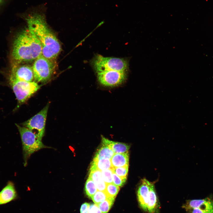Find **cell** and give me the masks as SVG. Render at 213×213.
I'll return each mask as SVG.
<instances>
[{"label":"cell","mask_w":213,"mask_h":213,"mask_svg":"<svg viewBox=\"0 0 213 213\" xmlns=\"http://www.w3.org/2000/svg\"><path fill=\"white\" fill-rule=\"evenodd\" d=\"M26 19L28 28L33 32L40 42L42 55L49 59L55 60L61 51V45L48 26L44 16L35 13L29 15Z\"/></svg>","instance_id":"6da1fadb"},{"label":"cell","mask_w":213,"mask_h":213,"mask_svg":"<svg viewBox=\"0 0 213 213\" xmlns=\"http://www.w3.org/2000/svg\"><path fill=\"white\" fill-rule=\"evenodd\" d=\"M12 56L15 64L22 62L35 60L42 55L40 42L33 32L28 28L16 37L14 42Z\"/></svg>","instance_id":"7a4b0ae2"},{"label":"cell","mask_w":213,"mask_h":213,"mask_svg":"<svg viewBox=\"0 0 213 213\" xmlns=\"http://www.w3.org/2000/svg\"><path fill=\"white\" fill-rule=\"evenodd\" d=\"M22 141L24 160L26 165L31 154L42 149L48 148L44 145L37 135L28 128L16 124Z\"/></svg>","instance_id":"3957f363"},{"label":"cell","mask_w":213,"mask_h":213,"mask_svg":"<svg viewBox=\"0 0 213 213\" xmlns=\"http://www.w3.org/2000/svg\"><path fill=\"white\" fill-rule=\"evenodd\" d=\"M55 60L41 55L34 61L32 67L35 82L44 83L51 78L57 67Z\"/></svg>","instance_id":"277c9868"},{"label":"cell","mask_w":213,"mask_h":213,"mask_svg":"<svg viewBox=\"0 0 213 213\" xmlns=\"http://www.w3.org/2000/svg\"><path fill=\"white\" fill-rule=\"evenodd\" d=\"M9 84L17 99V108L25 102L41 87L35 81L10 80Z\"/></svg>","instance_id":"5b68a950"},{"label":"cell","mask_w":213,"mask_h":213,"mask_svg":"<svg viewBox=\"0 0 213 213\" xmlns=\"http://www.w3.org/2000/svg\"><path fill=\"white\" fill-rule=\"evenodd\" d=\"M92 63L97 72L110 70L124 71L128 67V62L124 59L105 57L99 54L94 57Z\"/></svg>","instance_id":"8992f818"},{"label":"cell","mask_w":213,"mask_h":213,"mask_svg":"<svg viewBox=\"0 0 213 213\" xmlns=\"http://www.w3.org/2000/svg\"><path fill=\"white\" fill-rule=\"evenodd\" d=\"M49 104H47L41 111L22 123V125L34 132L41 140L45 131L46 122Z\"/></svg>","instance_id":"52a82bcc"},{"label":"cell","mask_w":213,"mask_h":213,"mask_svg":"<svg viewBox=\"0 0 213 213\" xmlns=\"http://www.w3.org/2000/svg\"><path fill=\"white\" fill-rule=\"evenodd\" d=\"M182 207L187 213H213V200L209 198L188 200Z\"/></svg>","instance_id":"ba28073f"},{"label":"cell","mask_w":213,"mask_h":213,"mask_svg":"<svg viewBox=\"0 0 213 213\" xmlns=\"http://www.w3.org/2000/svg\"><path fill=\"white\" fill-rule=\"evenodd\" d=\"M124 71H106L97 72L98 81L102 85L113 87L122 83L125 79L126 74Z\"/></svg>","instance_id":"9c48e42d"},{"label":"cell","mask_w":213,"mask_h":213,"mask_svg":"<svg viewBox=\"0 0 213 213\" xmlns=\"http://www.w3.org/2000/svg\"><path fill=\"white\" fill-rule=\"evenodd\" d=\"M32 67L27 65H14L9 75V80L31 82L34 80Z\"/></svg>","instance_id":"30bf717a"},{"label":"cell","mask_w":213,"mask_h":213,"mask_svg":"<svg viewBox=\"0 0 213 213\" xmlns=\"http://www.w3.org/2000/svg\"><path fill=\"white\" fill-rule=\"evenodd\" d=\"M153 183L150 182L145 178L141 180V183L137 190V197L140 207L147 212V205L149 191Z\"/></svg>","instance_id":"8fae6325"},{"label":"cell","mask_w":213,"mask_h":213,"mask_svg":"<svg viewBox=\"0 0 213 213\" xmlns=\"http://www.w3.org/2000/svg\"><path fill=\"white\" fill-rule=\"evenodd\" d=\"M17 195L14 183L9 181L0 191V205L6 204L15 200Z\"/></svg>","instance_id":"7c38bea8"},{"label":"cell","mask_w":213,"mask_h":213,"mask_svg":"<svg viewBox=\"0 0 213 213\" xmlns=\"http://www.w3.org/2000/svg\"><path fill=\"white\" fill-rule=\"evenodd\" d=\"M102 144L108 146L114 154L126 153L130 148V146L126 144L111 141L102 136Z\"/></svg>","instance_id":"4fadbf2b"},{"label":"cell","mask_w":213,"mask_h":213,"mask_svg":"<svg viewBox=\"0 0 213 213\" xmlns=\"http://www.w3.org/2000/svg\"><path fill=\"white\" fill-rule=\"evenodd\" d=\"M159 207L157 196L153 183L151 187L147 205L148 213H158Z\"/></svg>","instance_id":"5bb4252c"},{"label":"cell","mask_w":213,"mask_h":213,"mask_svg":"<svg viewBox=\"0 0 213 213\" xmlns=\"http://www.w3.org/2000/svg\"><path fill=\"white\" fill-rule=\"evenodd\" d=\"M110 159L113 168L128 166L129 162L128 152L123 153L114 154Z\"/></svg>","instance_id":"9a60e30c"},{"label":"cell","mask_w":213,"mask_h":213,"mask_svg":"<svg viewBox=\"0 0 213 213\" xmlns=\"http://www.w3.org/2000/svg\"><path fill=\"white\" fill-rule=\"evenodd\" d=\"M89 177L94 181L98 191H105L106 184L102 178L101 171L95 169H90Z\"/></svg>","instance_id":"2e32d148"},{"label":"cell","mask_w":213,"mask_h":213,"mask_svg":"<svg viewBox=\"0 0 213 213\" xmlns=\"http://www.w3.org/2000/svg\"><path fill=\"white\" fill-rule=\"evenodd\" d=\"M111 159H93L92 161L90 169H95L101 171L105 170L112 169Z\"/></svg>","instance_id":"e0dca14e"},{"label":"cell","mask_w":213,"mask_h":213,"mask_svg":"<svg viewBox=\"0 0 213 213\" xmlns=\"http://www.w3.org/2000/svg\"><path fill=\"white\" fill-rule=\"evenodd\" d=\"M113 151L108 146L102 144V146L97 151L93 159H111L114 154Z\"/></svg>","instance_id":"ac0fdd59"},{"label":"cell","mask_w":213,"mask_h":213,"mask_svg":"<svg viewBox=\"0 0 213 213\" xmlns=\"http://www.w3.org/2000/svg\"><path fill=\"white\" fill-rule=\"evenodd\" d=\"M97 189L96 185L92 179L88 177L85 185V190L86 195L91 198L97 191Z\"/></svg>","instance_id":"d6986e66"},{"label":"cell","mask_w":213,"mask_h":213,"mask_svg":"<svg viewBox=\"0 0 213 213\" xmlns=\"http://www.w3.org/2000/svg\"><path fill=\"white\" fill-rule=\"evenodd\" d=\"M114 199L109 197L104 201L97 205L103 213H107L113 204Z\"/></svg>","instance_id":"ffe728a7"},{"label":"cell","mask_w":213,"mask_h":213,"mask_svg":"<svg viewBox=\"0 0 213 213\" xmlns=\"http://www.w3.org/2000/svg\"><path fill=\"white\" fill-rule=\"evenodd\" d=\"M119 190V187L112 183L106 184L105 191L109 197L115 198Z\"/></svg>","instance_id":"44dd1931"},{"label":"cell","mask_w":213,"mask_h":213,"mask_svg":"<svg viewBox=\"0 0 213 213\" xmlns=\"http://www.w3.org/2000/svg\"><path fill=\"white\" fill-rule=\"evenodd\" d=\"M109 197L105 191H98L91 198L95 204L97 205Z\"/></svg>","instance_id":"7402d4cb"},{"label":"cell","mask_w":213,"mask_h":213,"mask_svg":"<svg viewBox=\"0 0 213 213\" xmlns=\"http://www.w3.org/2000/svg\"><path fill=\"white\" fill-rule=\"evenodd\" d=\"M101 171L102 179L106 184L113 183V172L112 169H109Z\"/></svg>","instance_id":"603a6c76"},{"label":"cell","mask_w":213,"mask_h":213,"mask_svg":"<svg viewBox=\"0 0 213 213\" xmlns=\"http://www.w3.org/2000/svg\"><path fill=\"white\" fill-rule=\"evenodd\" d=\"M128 166L113 168V172L117 175L122 178H127Z\"/></svg>","instance_id":"cb8c5ba5"},{"label":"cell","mask_w":213,"mask_h":213,"mask_svg":"<svg viewBox=\"0 0 213 213\" xmlns=\"http://www.w3.org/2000/svg\"><path fill=\"white\" fill-rule=\"evenodd\" d=\"M127 178H122L116 174L113 171V183L118 186H122L125 183Z\"/></svg>","instance_id":"d4e9b609"},{"label":"cell","mask_w":213,"mask_h":213,"mask_svg":"<svg viewBox=\"0 0 213 213\" xmlns=\"http://www.w3.org/2000/svg\"><path fill=\"white\" fill-rule=\"evenodd\" d=\"M88 213H103L96 204H91L89 205Z\"/></svg>","instance_id":"484cf974"},{"label":"cell","mask_w":213,"mask_h":213,"mask_svg":"<svg viewBox=\"0 0 213 213\" xmlns=\"http://www.w3.org/2000/svg\"><path fill=\"white\" fill-rule=\"evenodd\" d=\"M90 204L85 202L81 205L80 208V213H88Z\"/></svg>","instance_id":"4316f807"},{"label":"cell","mask_w":213,"mask_h":213,"mask_svg":"<svg viewBox=\"0 0 213 213\" xmlns=\"http://www.w3.org/2000/svg\"><path fill=\"white\" fill-rule=\"evenodd\" d=\"M11 0H0V12L7 6Z\"/></svg>","instance_id":"83f0119b"}]
</instances>
